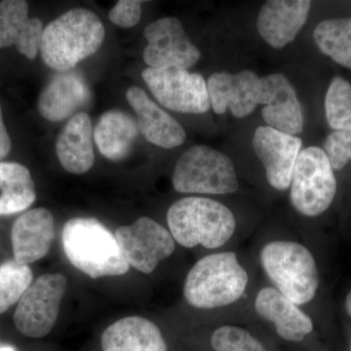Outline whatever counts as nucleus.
I'll use <instances>...</instances> for the list:
<instances>
[{
    "instance_id": "f257e3e1",
    "label": "nucleus",
    "mask_w": 351,
    "mask_h": 351,
    "mask_svg": "<svg viewBox=\"0 0 351 351\" xmlns=\"http://www.w3.org/2000/svg\"><path fill=\"white\" fill-rule=\"evenodd\" d=\"M105 36V27L96 14L71 9L44 27L39 51L50 69L71 71L100 49Z\"/></svg>"
},
{
    "instance_id": "f03ea898",
    "label": "nucleus",
    "mask_w": 351,
    "mask_h": 351,
    "mask_svg": "<svg viewBox=\"0 0 351 351\" xmlns=\"http://www.w3.org/2000/svg\"><path fill=\"white\" fill-rule=\"evenodd\" d=\"M62 242L69 262L91 278L123 276L130 267L115 235L98 219H69Z\"/></svg>"
},
{
    "instance_id": "7ed1b4c3",
    "label": "nucleus",
    "mask_w": 351,
    "mask_h": 351,
    "mask_svg": "<svg viewBox=\"0 0 351 351\" xmlns=\"http://www.w3.org/2000/svg\"><path fill=\"white\" fill-rule=\"evenodd\" d=\"M173 239L186 248L202 245L217 249L226 244L237 228L234 215L218 201L186 197L176 201L167 212Z\"/></svg>"
},
{
    "instance_id": "20e7f679",
    "label": "nucleus",
    "mask_w": 351,
    "mask_h": 351,
    "mask_svg": "<svg viewBox=\"0 0 351 351\" xmlns=\"http://www.w3.org/2000/svg\"><path fill=\"white\" fill-rule=\"evenodd\" d=\"M248 274L233 252L206 256L189 270L184 282V299L197 308L232 304L243 295Z\"/></svg>"
},
{
    "instance_id": "39448f33",
    "label": "nucleus",
    "mask_w": 351,
    "mask_h": 351,
    "mask_svg": "<svg viewBox=\"0 0 351 351\" xmlns=\"http://www.w3.org/2000/svg\"><path fill=\"white\" fill-rule=\"evenodd\" d=\"M261 261L270 280L297 306L313 299L319 274L313 254L304 245L292 241H274L265 245Z\"/></svg>"
},
{
    "instance_id": "423d86ee",
    "label": "nucleus",
    "mask_w": 351,
    "mask_h": 351,
    "mask_svg": "<svg viewBox=\"0 0 351 351\" xmlns=\"http://www.w3.org/2000/svg\"><path fill=\"white\" fill-rule=\"evenodd\" d=\"M173 186L182 193L228 195L239 189L232 159L207 145H193L176 164Z\"/></svg>"
},
{
    "instance_id": "0eeeda50",
    "label": "nucleus",
    "mask_w": 351,
    "mask_h": 351,
    "mask_svg": "<svg viewBox=\"0 0 351 351\" xmlns=\"http://www.w3.org/2000/svg\"><path fill=\"white\" fill-rule=\"evenodd\" d=\"M291 201L295 209L307 217L324 213L337 193V180L326 152L318 147L302 151L291 180Z\"/></svg>"
},
{
    "instance_id": "6e6552de",
    "label": "nucleus",
    "mask_w": 351,
    "mask_h": 351,
    "mask_svg": "<svg viewBox=\"0 0 351 351\" xmlns=\"http://www.w3.org/2000/svg\"><path fill=\"white\" fill-rule=\"evenodd\" d=\"M66 285L68 281L61 274H43L32 282L14 313L18 331L29 338L47 336L56 324Z\"/></svg>"
},
{
    "instance_id": "1a4fd4ad",
    "label": "nucleus",
    "mask_w": 351,
    "mask_h": 351,
    "mask_svg": "<svg viewBox=\"0 0 351 351\" xmlns=\"http://www.w3.org/2000/svg\"><path fill=\"white\" fill-rule=\"evenodd\" d=\"M142 76L156 101L168 110L201 114L211 107L207 82L199 73L184 69L147 68Z\"/></svg>"
},
{
    "instance_id": "9d476101",
    "label": "nucleus",
    "mask_w": 351,
    "mask_h": 351,
    "mask_svg": "<svg viewBox=\"0 0 351 351\" xmlns=\"http://www.w3.org/2000/svg\"><path fill=\"white\" fill-rule=\"evenodd\" d=\"M114 235L129 265L145 274H152L159 262L175 251L170 232L149 217L120 226Z\"/></svg>"
},
{
    "instance_id": "9b49d317",
    "label": "nucleus",
    "mask_w": 351,
    "mask_h": 351,
    "mask_svg": "<svg viewBox=\"0 0 351 351\" xmlns=\"http://www.w3.org/2000/svg\"><path fill=\"white\" fill-rule=\"evenodd\" d=\"M144 61L152 69H188L199 61L200 50L191 43L179 19L165 17L145 27Z\"/></svg>"
},
{
    "instance_id": "f8f14e48",
    "label": "nucleus",
    "mask_w": 351,
    "mask_h": 351,
    "mask_svg": "<svg viewBox=\"0 0 351 351\" xmlns=\"http://www.w3.org/2000/svg\"><path fill=\"white\" fill-rule=\"evenodd\" d=\"M253 147L262 161L270 186L278 191L287 189L301 152V138L271 127L260 126L254 134Z\"/></svg>"
},
{
    "instance_id": "ddd939ff",
    "label": "nucleus",
    "mask_w": 351,
    "mask_h": 351,
    "mask_svg": "<svg viewBox=\"0 0 351 351\" xmlns=\"http://www.w3.org/2000/svg\"><path fill=\"white\" fill-rule=\"evenodd\" d=\"M207 87L210 104L217 114L230 110L237 119H243L260 105L261 77L254 71L214 73Z\"/></svg>"
},
{
    "instance_id": "4468645a",
    "label": "nucleus",
    "mask_w": 351,
    "mask_h": 351,
    "mask_svg": "<svg viewBox=\"0 0 351 351\" xmlns=\"http://www.w3.org/2000/svg\"><path fill=\"white\" fill-rule=\"evenodd\" d=\"M260 105L267 126L295 136L304 127L301 105L294 87L281 73L261 78Z\"/></svg>"
},
{
    "instance_id": "2eb2a0df",
    "label": "nucleus",
    "mask_w": 351,
    "mask_h": 351,
    "mask_svg": "<svg viewBox=\"0 0 351 351\" xmlns=\"http://www.w3.org/2000/svg\"><path fill=\"white\" fill-rule=\"evenodd\" d=\"M92 98L84 76L75 71H58L39 95V113L49 121H62L86 107Z\"/></svg>"
},
{
    "instance_id": "dca6fc26",
    "label": "nucleus",
    "mask_w": 351,
    "mask_h": 351,
    "mask_svg": "<svg viewBox=\"0 0 351 351\" xmlns=\"http://www.w3.org/2000/svg\"><path fill=\"white\" fill-rule=\"evenodd\" d=\"M55 239L54 218L49 210L36 208L21 215L11 230L14 261L29 265L47 255Z\"/></svg>"
},
{
    "instance_id": "f3484780",
    "label": "nucleus",
    "mask_w": 351,
    "mask_h": 351,
    "mask_svg": "<svg viewBox=\"0 0 351 351\" xmlns=\"http://www.w3.org/2000/svg\"><path fill=\"white\" fill-rule=\"evenodd\" d=\"M126 99L137 115L138 131L147 142L163 149H174L184 144L186 134L181 124L154 103L144 90L130 87Z\"/></svg>"
},
{
    "instance_id": "a211bd4d",
    "label": "nucleus",
    "mask_w": 351,
    "mask_h": 351,
    "mask_svg": "<svg viewBox=\"0 0 351 351\" xmlns=\"http://www.w3.org/2000/svg\"><path fill=\"white\" fill-rule=\"evenodd\" d=\"M308 0H269L258 15V34L271 47L281 49L293 40L306 23Z\"/></svg>"
},
{
    "instance_id": "6ab92c4d",
    "label": "nucleus",
    "mask_w": 351,
    "mask_h": 351,
    "mask_svg": "<svg viewBox=\"0 0 351 351\" xmlns=\"http://www.w3.org/2000/svg\"><path fill=\"white\" fill-rule=\"evenodd\" d=\"M43 29L41 20L29 17L27 1L0 2V49L15 46L27 59H36L40 50Z\"/></svg>"
},
{
    "instance_id": "aec40b11",
    "label": "nucleus",
    "mask_w": 351,
    "mask_h": 351,
    "mask_svg": "<svg viewBox=\"0 0 351 351\" xmlns=\"http://www.w3.org/2000/svg\"><path fill=\"white\" fill-rule=\"evenodd\" d=\"M255 307L262 317L276 325L277 334L285 341L298 343L313 332L309 316L277 289H262L256 298Z\"/></svg>"
},
{
    "instance_id": "412c9836",
    "label": "nucleus",
    "mask_w": 351,
    "mask_h": 351,
    "mask_svg": "<svg viewBox=\"0 0 351 351\" xmlns=\"http://www.w3.org/2000/svg\"><path fill=\"white\" fill-rule=\"evenodd\" d=\"M56 152L64 169L71 174H84L93 167V128L87 113H76L66 122L58 136Z\"/></svg>"
},
{
    "instance_id": "4be33fe9",
    "label": "nucleus",
    "mask_w": 351,
    "mask_h": 351,
    "mask_svg": "<svg viewBox=\"0 0 351 351\" xmlns=\"http://www.w3.org/2000/svg\"><path fill=\"white\" fill-rule=\"evenodd\" d=\"M101 343L103 351H168L159 328L140 316L113 323L103 332Z\"/></svg>"
},
{
    "instance_id": "5701e85b",
    "label": "nucleus",
    "mask_w": 351,
    "mask_h": 351,
    "mask_svg": "<svg viewBox=\"0 0 351 351\" xmlns=\"http://www.w3.org/2000/svg\"><path fill=\"white\" fill-rule=\"evenodd\" d=\"M137 120L119 110L104 113L94 129V141L99 151L112 161H120L130 154L137 138Z\"/></svg>"
},
{
    "instance_id": "b1692460",
    "label": "nucleus",
    "mask_w": 351,
    "mask_h": 351,
    "mask_svg": "<svg viewBox=\"0 0 351 351\" xmlns=\"http://www.w3.org/2000/svg\"><path fill=\"white\" fill-rule=\"evenodd\" d=\"M0 216L25 211L36 199L31 172L17 162L0 161Z\"/></svg>"
},
{
    "instance_id": "393cba45",
    "label": "nucleus",
    "mask_w": 351,
    "mask_h": 351,
    "mask_svg": "<svg viewBox=\"0 0 351 351\" xmlns=\"http://www.w3.org/2000/svg\"><path fill=\"white\" fill-rule=\"evenodd\" d=\"M313 38L323 54L351 69V18L323 21L314 29Z\"/></svg>"
},
{
    "instance_id": "a878e982",
    "label": "nucleus",
    "mask_w": 351,
    "mask_h": 351,
    "mask_svg": "<svg viewBox=\"0 0 351 351\" xmlns=\"http://www.w3.org/2000/svg\"><path fill=\"white\" fill-rule=\"evenodd\" d=\"M325 110L332 129L351 131V84L345 78H332L325 98Z\"/></svg>"
},
{
    "instance_id": "bb28decb",
    "label": "nucleus",
    "mask_w": 351,
    "mask_h": 351,
    "mask_svg": "<svg viewBox=\"0 0 351 351\" xmlns=\"http://www.w3.org/2000/svg\"><path fill=\"white\" fill-rule=\"evenodd\" d=\"M32 271L29 265L11 260L0 265V314L5 313L32 283Z\"/></svg>"
},
{
    "instance_id": "cd10ccee",
    "label": "nucleus",
    "mask_w": 351,
    "mask_h": 351,
    "mask_svg": "<svg viewBox=\"0 0 351 351\" xmlns=\"http://www.w3.org/2000/svg\"><path fill=\"white\" fill-rule=\"evenodd\" d=\"M211 345L215 351H267L250 332L230 325L219 328L213 332Z\"/></svg>"
},
{
    "instance_id": "c85d7f7f",
    "label": "nucleus",
    "mask_w": 351,
    "mask_h": 351,
    "mask_svg": "<svg viewBox=\"0 0 351 351\" xmlns=\"http://www.w3.org/2000/svg\"><path fill=\"white\" fill-rule=\"evenodd\" d=\"M325 152L332 170H341L351 160V131H334L325 141Z\"/></svg>"
},
{
    "instance_id": "c756f323",
    "label": "nucleus",
    "mask_w": 351,
    "mask_h": 351,
    "mask_svg": "<svg viewBox=\"0 0 351 351\" xmlns=\"http://www.w3.org/2000/svg\"><path fill=\"white\" fill-rule=\"evenodd\" d=\"M141 4L142 2L136 0H119L108 12L110 22L125 29L134 27L142 16Z\"/></svg>"
},
{
    "instance_id": "7c9ffc66",
    "label": "nucleus",
    "mask_w": 351,
    "mask_h": 351,
    "mask_svg": "<svg viewBox=\"0 0 351 351\" xmlns=\"http://www.w3.org/2000/svg\"><path fill=\"white\" fill-rule=\"evenodd\" d=\"M11 147H12V142L4 124L1 106H0V161L8 156L9 152H11Z\"/></svg>"
},
{
    "instance_id": "2f4dec72",
    "label": "nucleus",
    "mask_w": 351,
    "mask_h": 351,
    "mask_svg": "<svg viewBox=\"0 0 351 351\" xmlns=\"http://www.w3.org/2000/svg\"><path fill=\"white\" fill-rule=\"evenodd\" d=\"M346 307L348 314H350V315L351 316V291L350 292V294L348 295V297H346Z\"/></svg>"
},
{
    "instance_id": "473e14b6",
    "label": "nucleus",
    "mask_w": 351,
    "mask_h": 351,
    "mask_svg": "<svg viewBox=\"0 0 351 351\" xmlns=\"http://www.w3.org/2000/svg\"><path fill=\"white\" fill-rule=\"evenodd\" d=\"M0 351H16V350L11 346H0Z\"/></svg>"
},
{
    "instance_id": "72a5a7b5",
    "label": "nucleus",
    "mask_w": 351,
    "mask_h": 351,
    "mask_svg": "<svg viewBox=\"0 0 351 351\" xmlns=\"http://www.w3.org/2000/svg\"><path fill=\"white\" fill-rule=\"evenodd\" d=\"M350 351H351V341H350Z\"/></svg>"
}]
</instances>
